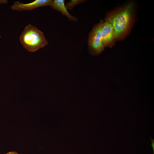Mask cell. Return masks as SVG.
Segmentation results:
<instances>
[{"mask_svg": "<svg viewBox=\"0 0 154 154\" xmlns=\"http://www.w3.org/2000/svg\"><path fill=\"white\" fill-rule=\"evenodd\" d=\"M5 154H19V153L15 151H11Z\"/></svg>", "mask_w": 154, "mask_h": 154, "instance_id": "9", "label": "cell"}, {"mask_svg": "<svg viewBox=\"0 0 154 154\" xmlns=\"http://www.w3.org/2000/svg\"><path fill=\"white\" fill-rule=\"evenodd\" d=\"M53 1V0H36L27 3L16 1L13 3L10 8L13 11H32L39 7L50 6Z\"/></svg>", "mask_w": 154, "mask_h": 154, "instance_id": "4", "label": "cell"}, {"mask_svg": "<svg viewBox=\"0 0 154 154\" xmlns=\"http://www.w3.org/2000/svg\"><path fill=\"white\" fill-rule=\"evenodd\" d=\"M50 6L52 8L61 12L63 15L66 16L70 20L74 22L77 21V18L71 15L67 10L64 0H53Z\"/></svg>", "mask_w": 154, "mask_h": 154, "instance_id": "6", "label": "cell"}, {"mask_svg": "<svg viewBox=\"0 0 154 154\" xmlns=\"http://www.w3.org/2000/svg\"><path fill=\"white\" fill-rule=\"evenodd\" d=\"M101 34L102 42L104 47L109 46L115 39L113 28L107 21L102 24Z\"/></svg>", "mask_w": 154, "mask_h": 154, "instance_id": "5", "label": "cell"}, {"mask_svg": "<svg viewBox=\"0 0 154 154\" xmlns=\"http://www.w3.org/2000/svg\"><path fill=\"white\" fill-rule=\"evenodd\" d=\"M134 4L129 2L109 13L106 21L113 27L115 39L123 38L128 33L133 20Z\"/></svg>", "mask_w": 154, "mask_h": 154, "instance_id": "1", "label": "cell"}, {"mask_svg": "<svg viewBox=\"0 0 154 154\" xmlns=\"http://www.w3.org/2000/svg\"><path fill=\"white\" fill-rule=\"evenodd\" d=\"M7 0H0V5L2 4H5L8 3Z\"/></svg>", "mask_w": 154, "mask_h": 154, "instance_id": "8", "label": "cell"}, {"mask_svg": "<svg viewBox=\"0 0 154 154\" xmlns=\"http://www.w3.org/2000/svg\"><path fill=\"white\" fill-rule=\"evenodd\" d=\"M86 1V0H72L67 3L65 5V6L67 9L71 10L76 5L83 3Z\"/></svg>", "mask_w": 154, "mask_h": 154, "instance_id": "7", "label": "cell"}, {"mask_svg": "<svg viewBox=\"0 0 154 154\" xmlns=\"http://www.w3.org/2000/svg\"><path fill=\"white\" fill-rule=\"evenodd\" d=\"M19 40L23 46L30 52L36 51L48 44L44 33L31 24L25 27Z\"/></svg>", "mask_w": 154, "mask_h": 154, "instance_id": "2", "label": "cell"}, {"mask_svg": "<svg viewBox=\"0 0 154 154\" xmlns=\"http://www.w3.org/2000/svg\"><path fill=\"white\" fill-rule=\"evenodd\" d=\"M102 22L94 27L90 34L88 38V44L90 53L98 55L103 51L104 46L102 41L101 29Z\"/></svg>", "mask_w": 154, "mask_h": 154, "instance_id": "3", "label": "cell"}]
</instances>
